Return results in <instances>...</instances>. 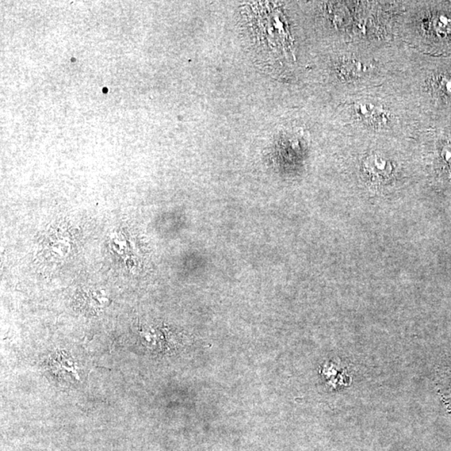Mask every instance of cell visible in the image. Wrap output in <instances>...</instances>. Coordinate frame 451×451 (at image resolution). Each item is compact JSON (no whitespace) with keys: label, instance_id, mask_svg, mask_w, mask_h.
I'll return each instance as SVG.
<instances>
[{"label":"cell","instance_id":"cell-2","mask_svg":"<svg viewBox=\"0 0 451 451\" xmlns=\"http://www.w3.org/2000/svg\"><path fill=\"white\" fill-rule=\"evenodd\" d=\"M365 167L369 173L376 177H385L391 173V170L388 162L376 156H371L366 160Z\"/></svg>","mask_w":451,"mask_h":451},{"label":"cell","instance_id":"cell-5","mask_svg":"<svg viewBox=\"0 0 451 451\" xmlns=\"http://www.w3.org/2000/svg\"><path fill=\"white\" fill-rule=\"evenodd\" d=\"M444 156L447 160L451 162V146L446 147L444 150Z\"/></svg>","mask_w":451,"mask_h":451},{"label":"cell","instance_id":"cell-4","mask_svg":"<svg viewBox=\"0 0 451 451\" xmlns=\"http://www.w3.org/2000/svg\"><path fill=\"white\" fill-rule=\"evenodd\" d=\"M441 87L446 93L451 95V78H443L441 80Z\"/></svg>","mask_w":451,"mask_h":451},{"label":"cell","instance_id":"cell-3","mask_svg":"<svg viewBox=\"0 0 451 451\" xmlns=\"http://www.w3.org/2000/svg\"><path fill=\"white\" fill-rule=\"evenodd\" d=\"M356 112L359 116L365 118L366 120L376 121L381 117L380 110H378L376 106L369 104L358 105L356 106Z\"/></svg>","mask_w":451,"mask_h":451},{"label":"cell","instance_id":"cell-1","mask_svg":"<svg viewBox=\"0 0 451 451\" xmlns=\"http://www.w3.org/2000/svg\"><path fill=\"white\" fill-rule=\"evenodd\" d=\"M252 23L260 40L271 49L284 45L286 29L281 14L273 9V5H252Z\"/></svg>","mask_w":451,"mask_h":451}]
</instances>
